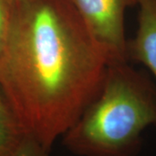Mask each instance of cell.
<instances>
[{"instance_id":"cell-7","label":"cell","mask_w":156,"mask_h":156,"mask_svg":"<svg viewBox=\"0 0 156 156\" xmlns=\"http://www.w3.org/2000/svg\"><path fill=\"white\" fill-rule=\"evenodd\" d=\"M49 154L50 153L45 150L36 140L27 136L12 156H49Z\"/></svg>"},{"instance_id":"cell-3","label":"cell","mask_w":156,"mask_h":156,"mask_svg":"<svg viewBox=\"0 0 156 156\" xmlns=\"http://www.w3.org/2000/svg\"><path fill=\"white\" fill-rule=\"evenodd\" d=\"M108 62L128 61L125 12L137 0H69Z\"/></svg>"},{"instance_id":"cell-5","label":"cell","mask_w":156,"mask_h":156,"mask_svg":"<svg viewBox=\"0 0 156 156\" xmlns=\"http://www.w3.org/2000/svg\"><path fill=\"white\" fill-rule=\"evenodd\" d=\"M27 137L0 89V156H12Z\"/></svg>"},{"instance_id":"cell-2","label":"cell","mask_w":156,"mask_h":156,"mask_svg":"<svg viewBox=\"0 0 156 156\" xmlns=\"http://www.w3.org/2000/svg\"><path fill=\"white\" fill-rule=\"evenodd\" d=\"M156 127V85L128 61L108 63L100 90L62 137L79 156H138L142 134Z\"/></svg>"},{"instance_id":"cell-1","label":"cell","mask_w":156,"mask_h":156,"mask_svg":"<svg viewBox=\"0 0 156 156\" xmlns=\"http://www.w3.org/2000/svg\"><path fill=\"white\" fill-rule=\"evenodd\" d=\"M108 61L69 0H16L0 54V89L47 152L95 99Z\"/></svg>"},{"instance_id":"cell-6","label":"cell","mask_w":156,"mask_h":156,"mask_svg":"<svg viewBox=\"0 0 156 156\" xmlns=\"http://www.w3.org/2000/svg\"><path fill=\"white\" fill-rule=\"evenodd\" d=\"M16 0H0V54Z\"/></svg>"},{"instance_id":"cell-4","label":"cell","mask_w":156,"mask_h":156,"mask_svg":"<svg viewBox=\"0 0 156 156\" xmlns=\"http://www.w3.org/2000/svg\"><path fill=\"white\" fill-rule=\"evenodd\" d=\"M138 27L127 40L128 61L144 65L156 80V0H137Z\"/></svg>"}]
</instances>
